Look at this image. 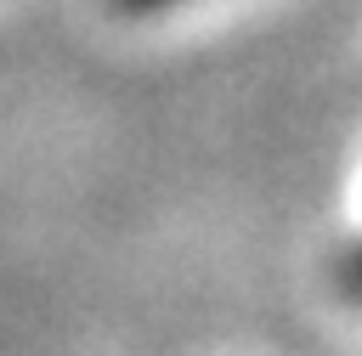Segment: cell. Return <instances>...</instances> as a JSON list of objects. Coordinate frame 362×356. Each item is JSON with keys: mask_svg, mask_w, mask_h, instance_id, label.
Segmentation results:
<instances>
[{"mask_svg": "<svg viewBox=\"0 0 362 356\" xmlns=\"http://www.w3.org/2000/svg\"><path fill=\"white\" fill-rule=\"evenodd\" d=\"M345 283H351V288H356V294H362V249H356V254H351V260H345Z\"/></svg>", "mask_w": 362, "mask_h": 356, "instance_id": "6da1fadb", "label": "cell"}, {"mask_svg": "<svg viewBox=\"0 0 362 356\" xmlns=\"http://www.w3.org/2000/svg\"><path fill=\"white\" fill-rule=\"evenodd\" d=\"M119 6H136V11H153V6H175V0H119Z\"/></svg>", "mask_w": 362, "mask_h": 356, "instance_id": "7a4b0ae2", "label": "cell"}]
</instances>
